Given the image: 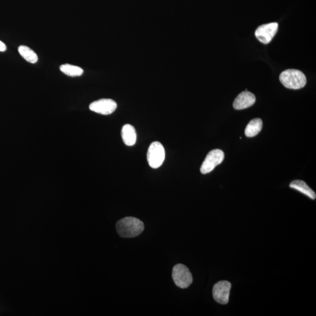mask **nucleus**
I'll return each instance as SVG.
<instances>
[{
    "mask_svg": "<svg viewBox=\"0 0 316 316\" xmlns=\"http://www.w3.org/2000/svg\"><path fill=\"white\" fill-rule=\"evenodd\" d=\"M18 52L20 55L24 58L25 61L29 63H36L38 61V56L32 49L25 45L19 46Z\"/></svg>",
    "mask_w": 316,
    "mask_h": 316,
    "instance_id": "13",
    "label": "nucleus"
},
{
    "mask_svg": "<svg viewBox=\"0 0 316 316\" xmlns=\"http://www.w3.org/2000/svg\"><path fill=\"white\" fill-rule=\"evenodd\" d=\"M60 70L64 73V74L71 76V77H76V76H81L83 75V70L74 65L70 64L62 65L60 66Z\"/></svg>",
    "mask_w": 316,
    "mask_h": 316,
    "instance_id": "14",
    "label": "nucleus"
},
{
    "mask_svg": "<svg viewBox=\"0 0 316 316\" xmlns=\"http://www.w3.org/2000/svg\"><path fill=\"white\" fill-rule=\"evenodd\" d=\"M224 154L220 149H215L209 153L201 166L202 174H207L213 171L216 166L224 161Z\"/></svg>",
    "mask_w": 316,
    "mask_h": 316,
    "instance_id": "5",
    "label": "nucleus"
},
{
    "mask_svg": "<svg viewBox=\"0 0 316 316\" xmlns=\"http://www.w3.org/2000/svg\"><path fill=\"white\" fill-rule=\"evenodd\" d=\"M255 101L256 98L253 93L248 91L242 92L235 99L233 107L237 110H241L251 107Z\"/></svg>",
    "mask_w": 316,
    "mask_h": 316,
    "instance_id": "9",
    "label": "nucleus"
},
{
    "mask_svg": "<svg viewBox=\"0 0 316 316\" xmlns=\"http://www.w3.org/2000/svg\"><path fill=\"white\" fill-rule=\"evenodd\" d=\"M117 107V103L113 100L103 99L91 103L89 108L91 111L102 115H109Z\"/></svg>",
    "mask_w": 316,
    "mask_h": 316,
    "instance_id": "8",
    "label": "nucleus"
},
{
    "mask_svg": "<svg viewBox=\"0 0 316 316\" xmlns=\"http://www.w3.org/2000/svg\"><path fill=\"white\" fill-rule=\"evenodd\" d=\"M165 159V151L160 142L155 141L149 146L147 152L148 164L152 168L157 169L163 164Z\"/></svg>",
    "mask_w": 316,
    "mask_h": 316,
    "instance_id": "3",
    "label": "nucleus"
},
{
    "mask_svg": "<svg viewBox=\"0 0 316 316\" xmlns=\"http://www.w3.org/2000/svg\"><path fill=\"white\" fill-rule=\"evenodd\" d=\"M263 122L260 118H255L248 123L245 134L247 137H254L262 130Z\"/></svg>",
    "mask_w": 316,
    "mask_h": 316,
    "instance_id": "12",
    "label": "nucleus"
},
{
    "mask_svg": "<svg viewBox=\"0 0 316 316\" xmlns=\"http://www.w3.org/2000/svg\"><path fill=\"white\" fill-rule=\"evenodd\" d=\"M121 136L124 144L127 146H133L136 141V133L134 126L130 124L123 126L121 130Z\"/></svg>",
    "mask_w": 316,
    "mask_h": 316,
    "instance_id": "10",
    "label": "nucleus"
},
{
    "mask_svg": "<svg viewBox=\"0 0 316 316\" xmlns=\"http://www.w3.org/2000/svg\"><path fill=\"white\" fill-rule=\"evenodd\" d=\"M289 186L291 188L297 190L313 200H315L316 198L315 192L304 181H294L291 183Z\"/></svg>",
    "mask_w": 316,
    "mask_h": 316,
    "instance_id": "11",
    "label": "nucleus"
},
{
    "mask_svg": "<svg viewBox=\"0 0 316 316\" xmlns=\"http://www.w3.org/2000/svg\"><path fill=\"white\" fill-rule=\"evenodd\" d=\"M172 278L175 285L182 289L188 288L193 282L191 272L186 266L181 264L176 265L173 268Z\"/></svg>",
    "mask_w": 316,
    "mask_h": 316,
    "instance_id": "4",
    "label": "nucleus"
},
{
    "mask_svg": "<svg viewBox=\"0 0 316 316\" xmlns=\"http://www.w3.org/2000/svg\"><path fill=\"white\" fill-rule=\"evenodd\" d=\"M144 224L140 219L134 217H126L119 219L116 224L118 234L122 238H134L144 230Z\"/></svg>",
    "mask_w": 316,
    "mask_h": 316,
    "instance_id": "1",
    "label": "nucleus"
},
{
    "mask_svg": "<svg viewBox=\"0 0 316 316\" xmlns=\"http://www.w3.org/2000/svg\"><path fill=\"white\" fill-rule=\"evenodd\" d=\"M6 46L5 45L4 43H3L2 41H0V52H4L6 51Z\"/></svg>",
    "mask_w": 316,
    "mask_h": 316,
    "instance_id": "15",
    "label": "nucleus"
},
{
    "mask_svg": "<svg viewBox=\"0 0 316 316\" xmlns=\"http://www.w3.org/2000/svg\"><path fill=\"white\" fill-rule=\"evenodd\" d=\"M279 79L285 88L294 90L304 88L307 82L304 73L297 69L286 70L281 73Z\"/></svg>",
    "mask_w": 316,
    "mask_h": 316,
    "instance_id": "2",
    "label": "nucleus"
},
{
    "mask_svg": "<svg viewBox=\"0 0 316 316\" xmlns=\"http://www.w3.org/2000/svg\"><path fill=\"white\" fill-rule=\"evenodd\" d=\"M231 288V283L227 281H219L215 284L212 289L215 301L221 305L228 304Z\"/></svg>",
    "mask_w": 316,
    "mask_h": 316,
    "instance_id": "7",
    "label": "nucleus"
},
{
    "mask_svg": "<svg viewBox=\"0 0 316 316\" xmlns=\"http://www.w3.org/2000/svg\"><path fill=\"white\" fill-rule=\"evenodd\" d=\"M278 28V24L277 22H272L262 25L256 30L255 35L259 41L263 44H268L277 34Z\"/></svg>",
    "mask_w": 316,
    "mask_h": 316,
    "instance_id": "6",
    "label": "nucleus"
}]
</instances>
